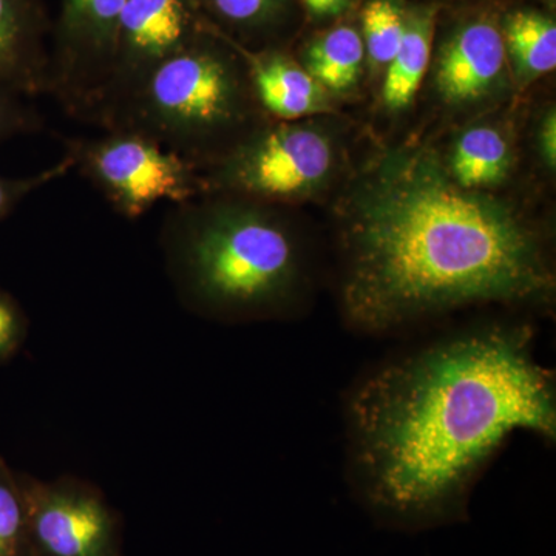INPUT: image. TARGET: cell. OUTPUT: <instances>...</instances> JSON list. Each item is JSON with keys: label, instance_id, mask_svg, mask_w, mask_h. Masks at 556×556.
I'll use <instances>...</instances> for the list:
<instances>
[{"label": "cell", "instance_id": "obj_13", "mask_svg": "<svg viewBox=\"0 0 556 556\" xmlns=\"http://www.w3.org/2000/svg\"><path fill=\"white\" fill-rule=\"evenodd\" d=\"M433 35L434 11H427L408 22L401 47L388 64L383 84V100L388 108L404 109L415 98L430 62Z\"/></svg>", "mask_w": 556, "mask_h": 556}, {"label": "cell", "instance_id": "obj_2", "mask_svg": "<svg viewBox=\"0 0 556 556\" xmlns=\"http://www.w3.org/2000/svg\"><path fill=\"white\" fill-rule=\"evenodd\" d=\"M342 258L343 316L368 334L468 306L543 305L555 289L540 233L427 150L391 153L358 186Z\"/></svg>", "mask_w": 556, "mask_h": 556}, {"label": "cell", "instance_id": "obj_3", "mask_svg": "<svg viewBox=\"0 0 556 556\" xmlns=\"http://www.w3.org/2000/svg\"><path fill=\"white\" fill-rule=\"evenodd\" d=\"M172 206L160 244L186 308L226 321L277 317L288 309L302 280V252L269 203L203 193Z\"/></svg>", "mask_w": 556, "mask_h": 556}, {"label": "cell", "instance_id": "obj_18", "mask_svg": "<svg viewBox=\"0 0 556 556\" xmlns=\"http://www.w3.org/2000/svg\"><path fill=\"white\" fill-rule=\"evenodd\" d=\"M201 9L218 33L260 31L278 20L287 0H200Z\"/></svg>", "mask_w": 556, "mask_h": 556}, {"label": "cell", "instance_id": "obj_7", "mask_svg": "<svg viewBox=\"0 0 556 556\" xmlns=\"http://www.w3.org/2000/svg\"><path fill=\"white\" fill-rule=\"evenodd\" d=\"M212 30L200 0H127L108 79L84 123L109 129L163 62Z\"/></svg>", "mask_w": 556, "mask_h": 556}, {"label": "cell", "instance_id": "obj_9", "mask_svg": "<svg viewBox=\"0 0 556 556\" xmlns=\"http://www.w3.org/2000/svg\"><path fill=\"white\" fill-rule=\"evenodd\" d=\"M127 0H61L51 25L50 97L72 118L87 113L108 79Z\"/></svg>", "mask_w": 556, "mask_h": 556}, {"label": "cell", "instance_id": "obj_17", "mask_svg": "<svg viewBox=\"0 0 556 556\" xmlns=\"http://www.w3.org/2000/svg\"><path fill=\"white\" fill-rule=\"evenodd\" d=\"M0 556H33L27 506L20 481L0 456Z\"/></svg>", "mask_w": 556, "mask_h": 556}, {"label": "cell", "instance_id": "obj_24", "mask_svg": "<svg viewBox=\"0 0 556 556\" xmlns=\"http://www.w3.org/2000/svg\"><path fill=\"white\" fill-rule=\"evenodd\" d=\"M303 2L314 14L325 16V14L339 13L346 5L348 0H303Z\"/></svg>", "mask_w": 556, "mask_h": 556}, {"label": "cell", "instance_id": "obj_23", "mask_svg": "<svg viewBox=\"0 0 556 556\" xmlns=\"http://www.w3.org/2000/svg\"><path fill=\"white\" fill-rule=\"evenodd\" d=\"M556 123L555 115L552 113L551 118L546 121V126H544L543 130V144L544 152H546V159L548 163H552V166L555 164L556 159Z\"/></svg>", "mask_w": 556, "mask_h": 556}, {"label": "cell", "instance_id": "obj_5", "mask_svg": "<svg viewBox=\"0 0 556 556\" xmlns=\"http://www.w3.org/2000/svg\"><path fill=\"white\" fill-rule=\"evenodd\" d=\"M65 155L116 214L137 219L163 201L185 203L203 195L199 167L159 142L126 129L97 138H64Z\"/></svg>", "mask_w": 556, "mask_h": 556}, {"label": "cell", "instance_id": "obj_1", "mask_svg": "<svg viewBox=\"0 0 556 556\" xmlns=\"http://www.w3.org/2000/svg\"><path fill=\"white\" fill-rule=\"evenodd\" d=\"M350 481L379 526L422 532L467 519L490 460L519 431L556 438V387L527 325H482L368 371L345 407Z\"/></svg>", "mask_w": 556, "mask_h": 556}, {"label": "cell", "instance_id": "obj_15", "mask_svg": "<svg viewBox=\"0 0 556 556\" xmlns=\"http://www.w3.org/2000/svg\"><path fill=\"white\" fill-rule=\"evenodd\" d=\"M364 56L361 35L353 28L339 27L309 47L306 72L327 89L346 90L357 83Z\"/></svg>", "mask_w": 556, "mask_h": 556}, {"label": "cell", "instance_id": "obj_16", "mask_svg": "<svg viewBox=\"0 0 556 556\" xmlns=\"http://www.w3.org/2000/svg\"><path fill=\"white\" fill-rule=\"evenodd\" d=\"M506 49L517 61L519 72L540 76L556 67L555 22L536 13H515L508 17Z\"/></svg>", "mask_w": 556, "mask_h": 556}, {"label": "cell", "instance_id": "obj_21", "mask_svg": "<svg viewBox=\"0 0 556 556\" xmlns=\"http://www.w3.org/2000/svg\"><path fill=\"white\" fill-rule=\"evenodd\" d=\"M73 170V161L64 155L60 163L53 164L49 169L31 175V177L7 178L0 177V219L9 217L21 201L27 199L43 186L58 179L67 177Z\"/></svg>", "mask_w": 556, "mask_h": 556}, {"label": "cell", "instance_id": "obj_14", "mask_svg": "<svg viewBox=\"0 0 556 556\" xmlns=\"http://www.w3.org/2000/svg\"><path fill=\"white\" fill-rule=\"evenodd\" d=\"M508 167V146L492 127H475L459 138L453 152L450 175L464 189L496 185Z\"/></svg>", "mask_w": 556, "mask_h": 556}, {"label": "cell", "instance_id": "obj_4", "mask_svg": "<svg viewBox=\"0 0 556 556\" xmlns=\"http://www.w3.org/2000/svg\"><path fill=\"white\" fill-rule=\"evenodd\" d=\"M240 47L212 30L160 65L105 130L138 131L199 170L263 124Z\"/></svg>", "mask_w": 556, "mask_h": 556}, {"label": "cell", "instance_id": "obj_20", "mask_svg": "<svg viewBox=\"0 0 556 556\" xmlns=\"http://www.w3.org/2000/svg\"><path fill=\"white\" fill-rule=\"evenodd\" d=\"M25 94L0 86V142L21 135L39 134L46 121L38 109L25 100Z\"/></svg>", "mask_w": 556, "mask_h": 556}, {"label": "cell", "instance_id": "obj_8", "mask_svg": "<svg viewBox=\"0 0 556 556\" xmlns=\"http://www.w3.org/2000/svg\"><path fill=\"white\" fill-rule=\"evenodd\" d=\"M33 556H124L123 518L101 489L76 477L20 473Z\"/></svg>", "mask_w": 556, "mask_h": 556}, {"label": "cell", "instance_id": "obj_19", "mask_svg": "<svg viewBox=\"0 0 556 556\" xmlns=\"http://www.w3.org/2000/svg\"><path fill=\"white\" fill-rule=\"evenodd\" d=\"M407 24L391 0H371L364 10V31L369 58L388 65L404 39Z\"/></svg>", "mask_w": 556, "mask_h": 556}, {"label": "cell", "instance_id": "obj_11", "mask_svg": "<svg viewBox=\"0 0 556 556\" xmlns=\"http://www.w3.org/2000/svg\"><path fill=\"white\" fill-rule=\"evenodd\" d=\"M506 62L504 36L490 22H473L456 33L442 51L438 86L445 100H478L500 78Z\"/></svg>", "mask_w": 556, "mask_h": 556}, {"label": "cell", "instance_id": "obj_10", "mask_svg": "<svg viewBox=\"0 0 556 556\" xmlns=\"http://www.w3.org/2000/svg\"><path fill=\"white\" fill-rule=\"evenodd\" d=\"M51 25L42 0H0V86L49 94Z\"/></svg>", "mask_w": 556, "mask_h": 556}, {"label": "cell", "instance_id": "obj_6", "mask_svg": "<svg viewBox=\"0 0 556 556\" xmlns=\"http://www.w3.org/2000/svg\"><path fill=\"white\" fill-rule=\"evenodd\" d=\"M331 166V142L321 131L283 123L263 126L200 174L204 193L276 204L308 195Z\"/></svg>", "mask_w": 556, "mask_h": 556}, {"label": "cell", "instance_id": "obj_12", "mask_svg": "<svg viewBox=\"0 0 556 556\" xmlns=\"http://www.w3.org/2000/svg\"><path fill=\"white\" fill-rule=\"evenodd\" d=\"M240 50L255 100L265 115L289 123L316 112L324 104L320 84L280 51Z\"/></svg>", "mask_w": 556, "mask_h": 556}, {"label": "cell", "instance_id": "obj_22", "mask_svg": "<svg viewBox=\"0 0 556 556\" xmlns=\"http://www.w3.org/2000/svg\"><path fill=\"white\" fill-rule=\"evenodd\" d=\"M27 314L20 302L0 288V364L20 353L28 336Z\"/></svg>", "mask_w": 556, "mask_h": 556}]
</instances>
